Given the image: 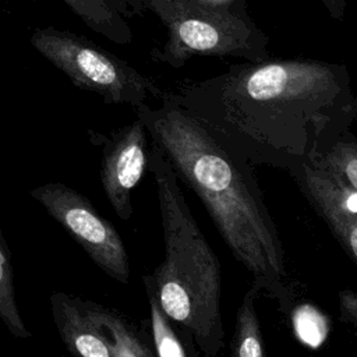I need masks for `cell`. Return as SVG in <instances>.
<instances>
[{
    "label": "cell",
    "instance_id": "cell-2",
    "mask_svg": "<svg viewBox=\"0 0 357 357\" xmlns=\"http://www.w3.org/2000/svg\"><path fill=\"white\" fill-rule=\"evenodd\" d=\"M135 114L178 180L201 199L234 259L251 273V284L261 294L286 301L290 287L284 250L254 165L167 92L158 106L144 105Z\"/></svg>",
    "mask_w": 357,
    "mask_h": 357
},
{
    "label": "cell",
    "instance_id": "cell-6",
    "mask_svg": "<svg viewBox=\"0 0 357 357\" xmlns=\"http://www.w3.org/2000/svg\"><path fill=\"white\" fill-rule=\"evenodd\" d=\"M29 194L82 247L100 271L120 283L130 282L128 254L120 233L84 194L59 181L35 187Z\"/></svg>",
    "mask_w": 357,
    "mask_h": 357
},
{
    "label": "cell",
    "instance_id": "cell-15",
    "mask_svg": "<svg viewBox=\"0 0 357 357\" xmlns=\"http://www.w3.org/2000/svg\"><path fill=\"white\" fill-rule=\"evenodd\" d=\"M314 166L328 172L336 178H343L357 192V146L353 144H336L322 159L308 160Z\"/></svg>",
    "mask_w": 357,
    "mask_h": 357
},
{
    "label": "cell",
    "instance_id": "cell-20",
    "mask_svg": "<svg viewBox=\"0 0 357 357\" xmlns=\"http://www.w3.org/2000/svg\"><path fill=\"white\" fill-rule=\"evenodd\" d=\"M177 329H178V328H177ZM178 332H180V335H181V337H183V340H184V344H185V347H187L188 356H190V357H202L201 353H199V350H198V347H197V344H195V342H194V339H192V336L188 335V333H184V332H181V331H178Z\"/></svg>",
    "mask_w": 357,
    "mask_h": 357
},
{
    "label": "cell",
    "instance_id": "cell-11",
    "mask_svg": "<svg viewBox=\"0 0 357 357\" xmlns=\"http://www.w3.org/2000/svg\"><path fill=\"white\" fill-rule=\"evenodd\" d=\"M88 317L103 331L116 357H158L144 329L123 311L93 300H85Z\"/></svg>",
    "mask_w": 357,
    "mask_h": 357
},
{
    "label": "cell",
    "instance_id": "cell-19",
    "mask_svg": "<svg viewBox=\"0 0 357 357\" xmlns=\"http://www.w3.org/2000/svg\"><path fill=\"white\" fill-rule=\"evenodd\" d=\"M199 1L212 7H219V8H231V7H237L247 3L245 0H199Z\"/></svg>",
    "mask_w": 357,
    "mask_h": 357
},
{
    "label": "cell",
    "instance_id": "cell-9",
    "mask_svg": "<svg viewBox=\"0 0 357 357\" xmlns=\"http://www.w3.org/2000/svg\"><path fill=\"white\" fill-rule=\"evenodd\" d=\"M50 310L57 333L73 357H116L103 331L88 317L84 298L53 291Z\"/></svg>",
    "mask_w": 357,
    "mask_h": 357
},
{
    "label": "cell",
    "instance_id": "cell-7",
    "mask_svg": "<svg viewBox=\"0 0 357 357\" xmlns=\"http://www.w3.org/2000/svg\"><path fill=\"white\" fill-rule=\"evenodd\" d=\"M148 135L146 126L138 116L109 135L88 131L89 142L100 148L102 188L114 213L123 220L132 216V191L149 170Z\"/></svg>",
    "mask_w": 357,
    "mask_h": 357
},
{
    "label": "cell",
    "instance_id": "cell-12",
    "mask_svg": "<svg viewBox=\"0 0 357 357\" xmlns=\"http://www.w3.org/2000/svg\"><path fill=\"white\" fill-rule=\"evenodd\" d=\"M259 290L251 284L236 314L229 357H269L257 310Z\"/></svg>",
    "mask_w": 357,
    "mask_h": 357
},
{
    "label": "cell",
    "instance_id": "cell-10",
    "mask_svg": "<svg viewBox=\"0 0 357 357\" xmlns=\"http://www.w3.org/2000/svg\"><path fill=\"white\" fill-rule=\"evenodd\" d=\"M93 32L117 43L132 42L127 20L149 11V0H61Z\"/></svg>",
    "mask_w": 357,
    "mask_h": 357
},
{
    "label": "cell",
    "instance_id": "cell-21",
    "mask_svg": "<svg viewBox=\"0 0 357 357\" xmlns=\"http://www.w3.org/2000/svg\"><path fill=\"white\" fill-rule=\"evenodd\" d=\"M45 357H52V356H45Z\"/></svg>",
    "mask_w": 357,
    "mask_h": 357
},
{
    "label": "cell",
    "instance_id": "cell-3",
    "mask_svg": "<svg viewBox=\"0 0 357 357\" xmlns=\"http://www.w3.org/2000/svg\"><path fill=\"white\" fill-rule=\"evenodd\" d=\"M149 172L165 241L163 261L151 273L159 304L178 331L192 336L202 357H216L225 346L218 255L194 219L170 160L153 141Z\"/></svg>",
    "mask_w": 357,
    "mask_h": 357
},
{
    "label": "cell",
    "instance_id": "cell-5",
    "mask_svg": "<svg viewBox=\"0 0 357 357\" xmlns=\"http://www.w3.org/2000/svg\"><path fill=\"white\" fill-rule=\"evenodd\" d=\"M29 42L75 88L99 95L107 105H127L135 110L166 95L156 81L84 35L46 26L33 31Z\"/></svg>",
    "mask_w": 357,
    "mask_h": 357
},
{
    "label": "cell",
    "instance_id": "cell-18",
    "mask_svg": "<svg viewBox=\"0 0 357 357\" xmlns=\"http://www.w3.org/2000/svg\"><path fill=\"white\" fill-rule=\"evenodd\" d=\"M333 18H343L344 0H321Z\"/></svg>",
    "mask_w": 357,
    "mask_h": 357
},
{
    "label": "cell",
    "instance_id": "cell-8",
    "mask_svg": "<svg viewBox=\"0 0 357 357\" xmlns=\"http://www.w3.org/2000/svg\"><path fill=\"white\" fill-rule=\"evenodd\" d=\"M303 192L357 264V211L349 208L340 183L308 160L290 170Z\"/></svg>",
    "mask_w": 357,
    "mask_h": 357
},
{
    "label": "cell",
    "instance_id": "cell-17",
    "mask_svg": "<svg viewBox=\"0 0 357 357\" xmlns=\"http://www.w3.org/2000/svg\"><path fill=\"white\" fill-rule=\"evenodd\" d=\"M339 303L343 317L353 324L357 331V293L351 290H343L339 294Z\"/></svg>",
    "mask_w": 357,
    "mask_h": 357
},
{
    "label": "cell",
    "instance_id": "cell-14",
    "mask_svg": "<svg viewBox=\"0 0 357 357\" xmlns=\"http://www.w3.org/2000/svg\"><path fill=\"white\" fill-rule=\"evenodd\" d=\"M0 318L13 336L18 339L32 336L17 307L11 250L3 233H0Z\"/></svg>",
    "mask_w": 357,
    "mask_h": 357
},
{
    "label": "cell",
    "instance_id": "cell-13",
    "mask_svg": "<svg viewBox=\"0 0 357 357\" xmlns=\"http://www.w3.org/2000/svg\"><path fill=\"white\" fill-rule=\"evenodd\" d=\"M146 300L149 304V317H151V331L152 340L156 350L158 357H190L184 340L177 329V326L172 322V319L162 310L155 284L151 273L142 276Z\"/></svg>",
    "mask_w": 357,
    "mask_h": 357
},
{
    "label": "cell",
    "instance_id": "cell-1",
    "mask_svg": "<svg viewBox=\"0 0 357 357\" xmlns=\"http://www.w3.org/2000/svg\"><path fill=\"white\" fill-rule=\"evenodd\" d=\"M337 91L336 73L325 63L269 57L183 81L167 95L254 166L293 170L307 160L308 124Z\"/></svg>",
    "mask_w": 357,
    "mask_h": 357
},
{
    "label": "cell",
    "instance_id": "cell-4",
    "mask_svg": "<svg viewBox=\"0 0 357 357\" xmlns=\"http://www.w3.org/2000/svg\"><path fill=\"white\" fill-rule=\"evenodd\" d=\"M167 31L165 43L151 50V59L173 68L194 56L236 57L244 61L269 59V38L251 20L247 3L219 8L199 0H149Z\"/></svg>",
    "mask_w": 357,
    "mask_h": 357
},
{
    "label": "cell",
    "instance_id": "cell-16",
    "mask_svg": "<svg viewBox=\"0 0 357 357\" xmlns=\"http://www.w3.org/2000/svg\"><path fill=\"white\" fill-rule=\"evenodd\" d=\"M294 322L300 339L310 346L315 347L326 337L328 322L325 317L310 305H304L298 310Z\"/></svg>",
    "mask_w": 357,
    "mask_h": 357
}]
</instances>
